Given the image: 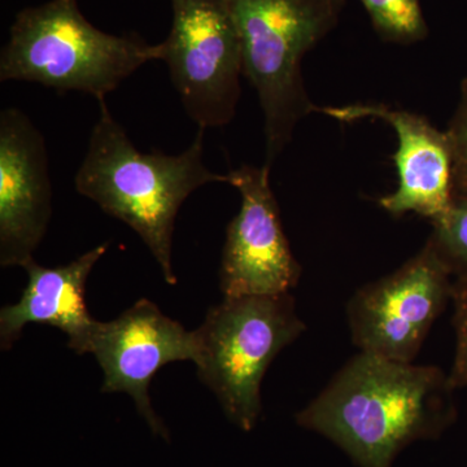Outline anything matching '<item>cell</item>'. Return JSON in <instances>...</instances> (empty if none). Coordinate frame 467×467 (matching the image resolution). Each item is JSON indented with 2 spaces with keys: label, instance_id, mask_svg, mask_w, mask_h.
Masks as SVG:
<instances>
[{
  "label": "cell",
  "instance_id": "1",
  "mask_svg": "<svg viewBox=\"0 0 467 467\" xmlns=\"http://www.w3.org/2000/svg\"><path fill=\"white\" fill-rule=\"evenodd\" d=\"M454 391L439 368L359 352L296 420L359 467H391L410 442L438 438L454 422Z\"/></svg>",
  "mask_w": 467,
  "mask_h": 467
},
{
  "label": "cell",
  "instance_id": "4",
  "mask_svg": "<svg viewBox=\"0 0 467 467\" xmlns=\"http://www.w3.org/2000/svg\"><path fill=\"white\" fill-rule=\"evenodd\" d=\"M242 46L243 77L264 115L265 164L272 169L301 119L316 113L301 61L339 23L346 0H226Z\"/></svg>",
  "mask_w": 467,
  "mask_h": 467
},
{
  "label": "cell",
  "instance_id": "2",
  "mask_svg": "<svg viewBox=\"0 0 467 467\" xmlns=\"http://www.w3.org/2000/svg\"><path fill=\"white\" fill-rule=\"evenodd\" d=\"M204 131L199 129L189 149L178 155L140 152L101 100L99 119L75 177L77 192L140 236L169 285L177 284L171 248L175 218L184 201L204 184L230 181L229 174L205 167Z\"/></svg>",
  "mask_w": 467,
  "mask_h": 467
},
{
  "label": "cell",
  "instance_id": "10",
  "mask_svg": "<svg viewBox=\"0 0 467 467\" xmlns=\"http://www.w3.org/2000/svg\"><path fill=\"white\" fill-rule=\"evenodd\" d=\"M52 184L45 137L23 110L0 113V264L26 265L47 233Z\"/></svg>",
  "mask_w": 467,
  "mask_h": 467
},
{
  "label": "cell",
  "instance_id": "14",
  "mask_svg": "<svg viewBox=\"0 0 467 467\" xmlns=\"http://www.w3.org/2000/svg\"><path fill=\"white\" fill-rule=\"evenodd\" d=\"M431 223L434 230L429 241L451 275H467V192H454L448 211Z\"/></svg>",
  "mask_w": 467,
  "mask_h": 467
},
{
  "label": "cell",
  "instance_id": "11",
  "mask_svg": "<svg viewBox=\"0 0 467 467\" xmlns=\"http://www.w3.org/2000/svg\"><path fill=\"white\" fill-rule=\"evenodd\" d=\"M316 113L342 122L380 119L395 130L399 183L395 192L379 199L384 211L392 216L413 212L430 221L448 211L454 196V160L447 131L436 129L426 117L382 103L317 107Z\"/></svg>",
  "mask_w": 467,
  "mask_h": 467
},
{
  "label": "cell",
  "instance_id": "13",
  "mask_svg": "<svg viewBox=\"0 0 467 467\" xmlns=\"http://www.w3.org/2000/svg\"><path fill=\"white\" fill-rule=\"evenodd\" d=\"M379 38L413 45L429 36L420 0H361Z\"/></svg>",
  "mask_w": 467,
  "mask_h": 467
},
{
  "label": "cell",
  "instance_id": "7",
  "mask_svg": "<svg viewBox=\"0 0 467 467\" xmlns=\"http://www.w3.org/2000/svg\"><path fill=\"white\" fill-rule=\"evenodd\" d=\"M454 276L430 241L392 275L349 300L348 322L359 352L413 362L430 328L451 301Z\"/></svg>",
  "mask_w": 467,
  "mask_h": 467
},
{
  "label": "cell",
  "instance_id": "16",
  "mask_svg": "<svg viewBox=\"0 0 467 467\" xmlns=\"http://www.w3.org/2000/svg\"><path fill=\"white\" fill-rule=\"evenodd\" d=\"M454 160V192H467V78L461 84L459 107L447 130Z\"/></svg>",
  "mask_w": 467,
  "mask_h": 467
},
{
  "label": "cell",
  "instance_id": "3",
  "mask_svg": "<svg viewBox=\"0 0 467 467\" xmlns=\"http://www.w3.org/2000/svg\"><path fill=\"white\" fill-rule=\"evenodd\" d=\"M150 61H156L155 45L140 34L103 32L78 0H48L15 16L0 52V82H32L101 101Z\"/></svg>",
  "mask_w": 467,
  "mask_h": 467
},
{
  "label": "cell",
  "instance_id": "12",
  "mask_svg": "<svg viewBox=\"0 0 467 467\" xmlns=\"http://www.w3.org/2000/svg\"><path fill=\"white\" fill-rule=\"evenodd\" d=\"M103 243L72 263L45 267L32 260L24 265L27 285L20 301L0 310V346L12 348L29 324L48 325L63 331L67 347L78 355L90 352L92 335L99 321L86 306L85 292L92 267L109 251Z\"/></svg>",
  "mask_w": 467,
  "mask_h": 467
},
{
  "label": "cell",
  "instance_id": "8",
  "mask_svg": "<svg viewBox=\"0 0 467 467\" xmlns=\"http://www.w3.org/2000/svg\"><path fill=\"white\" fill-rule=\"evenodd\" d=\"M269 174L264 165H242L229 173L242 204L226 229L220 269L225 297L290 294L299 284L301 266L284 232Z\"/></svg>",
  "mask_w": 467,
  "mask_h": 467
},
{
  "label": "cell",
  "instance_id": "9",
  "mask_svg": "<svg viewBox=\"0 0 467 467\" xmlns=\"http://www.w3.org/2000/svg\"><path fill=\"white\" fill-rule=\"evenodd\" d=\"M198 352L195 331L169 318L152 301L140 299L119 318L99 322L88 353L103 370L101 392L128 393L153 434L168 441L167 426L150 402V384L165 365L195 362Z\"/></svg>",
  "mask_w": 467,
  "mask_h": 467
},
{
  "label": "cell",
  "instance_id": "6",
  "mask_svg": "<svg viewBox=\"0 0 467 467\" xmlns=\"http://www.w3.org/2000/svg\"><path fill=\"white\" fill-rule=\"evenodd\" d=\"M171 32L155 45L184 110L207 130L236 115L243 76L242 46L226 0H171Z\"/></svg>",
  "mask_w": 467,
  "mask_h": 467
},
{
  "label": "cell",
  "instance_id": "15",
  "mask_svg": "<svg viewBox=\"0 0 467 467\" xmlns=\"http://www.w3.org/2000/svg\"><path fill=\"white\" fill-rule=\"evenodd\" d=\"M456 350L448 377L454 389L467 386V275L456 276L451 290Z\"/></svg>",
  "mask_w": 467,
  "mask_h": 467
},
{
  "label": "cell",
  "instance_id": "5",
  "mask_svg": "<svg viewBox=\"0 0 467 467\" xmlns=\"http://www.w3.org/2000/svg\"><path fill=\"white\" fill-rule=\"evenodd\" d=\"M306 330L291 294L225 297L209 309L195 330V364L234 425L254 429L267 368Z\"/></svg>",
  "mask_w": 467,
  "mask_h": 467
}]
</instances>
